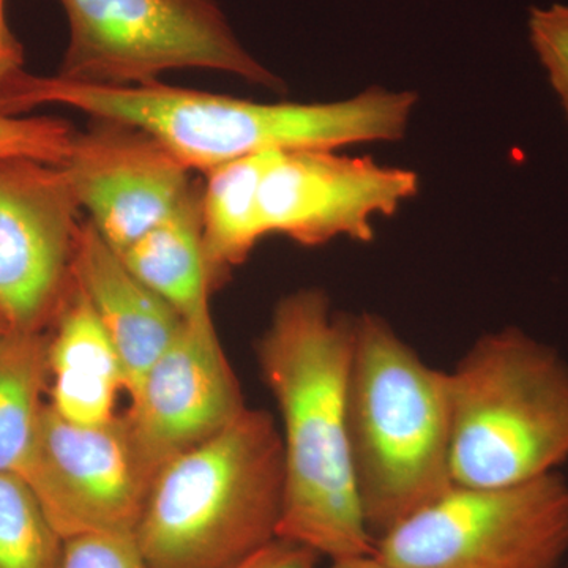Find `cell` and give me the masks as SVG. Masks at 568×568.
I'll use <instances>...</instances> for the list:
<instances>
[{"label":"cell","instance_id":"obj_1","mask_svg":"<svg viewBox=\"0 0 568 568\" xmlns=\"http://www.w3.org/2000/svg\"><path fill=\"white\" fill-rule=\"evenodd\" d=\"M355 316L321 290L276 304L256 343L265 386L280 413L284 500L276 537L328 560L375 551L351 465L347 386Z\"/></svg>","mask_w":568,"mask_h":568},{"label":"cell","instance_id":"obj_2","mask_svg":"<svg viewBox=\"0 0 568 568\" xmlns=\"http://www.w3.org/2000/svg\"><path fill=\"white\" fill-rule=\"evenodd\" d=\"M417 97L372 88L331 103H260L163 84H82L24 71L0 100L22 115L65 106L92 119L129 123L156 138L193 173L267 152L331 149L405 136Z\"/></svg>","mask_w":568,"mask_h":568},{"label":"cell","instance_id":"obj_3","mask_svg":"<svg viewBox=\"0 0 568 568\" xmlns=\"http://www.w3.org/2000/svg\"><path fill=\"white\" fill-rule=\"evenodd\" d=\"M355 491L373 540L454 487L448 373L383 316H355L347 386Z\"/></svg>","mask_w":568,"mask_h":568},{"label":"cell","instance_id":"obj_4","mask_svg":"<svg viewBox=\"0 0 568 568\" xmlns=\"http://www.w3.org/2000/svg\"><path fill=\"white\" fill-rule=\"evenodd\" d=\"M283 500L278 425L246 407L162 466L134 540L156 568H231L276 538Z\"/></svg>","mask_w":568,"mask_h":568},{"label":"cell","instance_id":"obj_5","mask_svg":"<svg viewBox=\"0 0 568 568\" xmlns=\"http://www.w3.org/2000/svg\"><path fill=\"white\" fill-rule=\"evenodd\" d=\"M447 373L455 485L523 484L568 462V362L555 347L500 328Z\"/></svg>","mask_w":568,"mask_h":568},{"label":"cell","instance_id":"obj_6","mask_svg":"<svg viewBox=\"0 0 568 568\" xmlns=\"http://www.w3.org/2000/svg\"><path fill=\"white\" fill-rule=\"evenodd\" d=\"M69 44L58 77L82 84L144 85L166 71L233 74L272 91L283 82L250 54L216 0H59Z\"/></svg>","mask_w":568,"mask_h":568},{"label":"cell","instance_id":"obj_7","mask_svg":"<svg viewBox=\"0 0 568 568\" xmlns=\"http://www.w3.org/2000/svg\"><path fill=\"white\" fill-rule=\"evenodd\" d=\"M395 568H559L568 480L559 470L506 487L454 485L375 544Z\"/></svg>","mask_w":568,"mask_h":568},{"label":"cell","instance_id":"obj_8","mask_svg":"<svg viewBox=\"0 0 568 568\" xmlns=\"http://www.w3.org/2000/svg\"><path fill=\"white\" fill-rule=\"evenodd\" d=\"M125 414L102 425L65 420L47 403L21 478L63 540L133 536L159 474Z\"/></svg>","mask_w":568,"mask_h":568},{"label":"cell","instance_id":"obj_9","mask_svg":"<svg viewBox=\"0 0 568 568\" xmlns=\"http://www.w3.org/2000/svg\"><path fill=\"white\" fill-rule=\"evenodd\" d=\"M59 164L0 160V315L10 328L48 332L73 290L82 220Z\"/></svg>","mask_w":568,"mask_h":568},{"label":"cell","instance_id":"obj_10","mask_svg":"<svg viewBox=\"0 0 568 568\" xmlns=\"http://www.w3.org/2000/svg\"><path fill=\"white\" fill-rule=\"evenodd\" d=\"M418 193V175L369 156L331 149L275 152L261 179L264 235L282 234L305 246L336 237L373 241V220L392 216Z\"/></svg>","mask_w":568,"mask_h":568},{"label":"cell","instance_id":"obj_11","mask_svg":"<svg viewBox=\"0 0 568 568\" xmlns=\"http://www.w3.org/2000/svg\"><path fill=\"white\" fill-rule=\"evenodd\" d=\"M88 222L122 253L166 220L194 192L193 171L152 134L93 119L74 133L62 164Z\"/></svg>","mask_w":568,"mask_h":568},{"label":"cell","instance_id":"obj_12","mask_svg":"<svg viewBox=\"0 0 568 568\" xmlns=\"http://www.w3.org/2000/svg\"><path fill=\"white\" fill-rule=\"evenodd\" d=\"M129 398L123 414L159 469L211 439L246 409L212 316L185 321Z\"/></svg>","mask_w":568,"mask_h":568},{"label":"cell","instance_id":"obj_13","mask_svg":"<svg viewBox=\"0 0 568 568\" xmlns=\"http://www.w3.org/2000/svg\"><path fill=\"white\" fill-rule=\"evenodd\" d=\"M73 276L118 351L130 395L185 320L130 272L89 222L82 223Z\"/></svg>","mask_w":568,"mask_h":568},{"label":"cell","instance_id":"obj_14","mask_svg":"<svg viewBox=\"0 0 568 568\" xmlns=\"http://www.w3.org/2000/svg\"><path fill=\"white\" fill-rule=\"evenodd\" d=\"M126 392L118 351L77 282L50 331V406L77 425H102L118 416Z\"/></svg>","mask_w":568,"mask_h":568},{"label":"cell","instance_id":"obj_15","mask_svg":"<svg viewBox=\"0 0 568 568\" xmlns=\"http://www.w3.org/2000/svg\"><path fill=\"white\" fill-rule=\"evenodd\" d=\"M119 254L130 272L183 320L212 316L209 297L215 283L201 230V189Z\"/></svg>","mask_w":568,"mask_h":568},{"label":"cell","instance_id":"obj_16","mask_svg":"<svg viewBox=\"0 0 568 568\" xmlns=\"http://www.w3.org/2000/svg\"><path fill=\"white\" fill-rule=\"evenodd\" d=\"M275 152L222 164L205 175L201 189V230L213 283L248 260L265 237L261 226V179Z\"/></svg>","mask_w":568,"mask_h":568},{"label":"cell","instance_id":"obj_17","mask_svg":"<svg viewBox=\"0 0 568 568\" xmlns=\"http://www.w3.org/2000/svg\"><path fill=\"white\" fill-rule=\"evenodd\" d=\"M50 392V331L0 335V473L21 476Z\"/></svg>","mask_w":568,"mask_h":568},{"label":"cell","instance_id":"obj_18","mask_svg":"<svg viewBox=\"0 0 568 568\" xmlns=\"http://www.w3.org/2000/svg\"><path fill=\"white\" fill-rule=\"evenodd\" d=\"M63 548L29 485L0 473V568H62Z\"/></svg>","mask_w":568,"mask_h":568},{"label":"cell","instance_id":"obj_19","mask_svg":"<svg viewBox=\"0 0 568 568\" xmlns=\"http://www.w3.org/2000/svg\"><path fill=\"white\" fill-rule=\"evenodd\" d=\"M77 130L48 115H9L0 112V160L32 159L62 166Z\"/></svg>","mask_w":568,"mask_h":568},{"label":"cell","instance_id":"obj_20","mask_svg":"<svg viewBox=\"0 0 568 568\" xmlns=\"http://www.w3.org/2000/svg\"><path fill=\"white\" fill-rule=\"evenodd\" d=\"M529 33L568 119V7L556 3L549 9H532Z\"/></svg>","mask_w":568,"mask_h":568},{"label":"cell","instance_id":"obj_21","mask_svg":"<svg viewBox=\"0 0 568 568\" xmlns=\"http://www.w3.org/2000/svg\"><path fill=\"white\" fill-rule=\"evenodd\" d=\"M62 568H156L133 536H81L65 540Z\"/></svg>","mask_w":568,"mask_h":568},{"label":"cell","instance_id":"obj_22","mask_svg":"<svg viewBox=\"0 0 568 568\" xmlns=\"http://www.w3.org/2000/svg\"><path fill=\"white\" fill-rule=\"evenodd\" d=\"M320 559L312 549L276 537L231 568H317Z\"/></svg>","mask_w":568,"mask_h":568},{"label":"cell","instance_id":"obj_23","mask_svg":"<svg viewBox=\"0 0 568 568\" xmlns=\"http://www.w3.org/2000/svg\"><path fill=\"white\" fill-rule=\"evenodd\" d=\"M24 48L7 22L6 0H0V99L24 73Z\"/></svg>","mask_w":568,"mask_h":568},{"label":"cell","instance_id":"obj_24","mask_svg":"<svg viewBox=\"0 0 568 568\" xmlns=\"http://www.w3.org/2000/svg\"><path fill=\"white\" fill-rule=\"evenodd\" d=\"M331 566L328 568H395L384 562L376 552H368V555L347 556V558H339L328 560Z\"/></svg>","mask_w":568,"mask_h":568},{"label":"cell","instance_id":"obj_25","mask_svg":"<svg viewBox=\"0 0 568 568\" xmlns=\"http://www.w3.org/2000/svg\"><path fill=\"white\" fill-rule=\"evenodd\" d=\"M9 324H7V321L3 320L2 315H0V335L3 334V332L9 331Z\"/></svg>","mask_w":568,"mask_h":568},{"label":"cell","instance_id":"obj_26","mask_svg":"<svg viewBox=\"0 0 568 568\" xmlns=\"http://www.w3.org/2000/svg\"><path fill=\"white\" fill-rule=\"evenodd\" d=\"M559 568H560V567H559ZM566 568H568V567H566Z\"/></svg>","mask_w":568,"mask_h":568}]
</instances>
